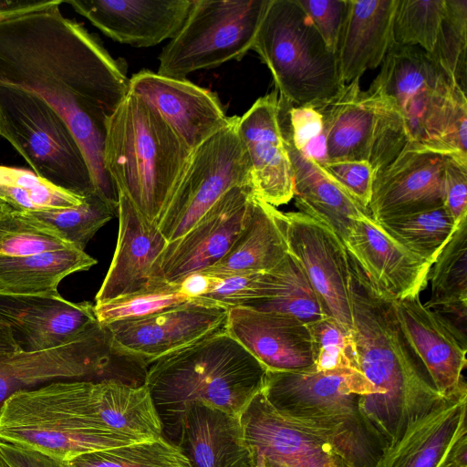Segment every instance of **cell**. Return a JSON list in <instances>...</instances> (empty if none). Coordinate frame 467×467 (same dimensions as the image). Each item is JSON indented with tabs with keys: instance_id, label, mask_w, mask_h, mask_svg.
Segmentation results:
<instances>
[{
	"instance_id": "cell-7",
	"label": "cell",
	"mask_w": 467,
	"mask_h": 467,
	"mask_svg": "<svg viewBox=\"0 0 467 467\" xmlns=\"http://www.w3.org/2000/svg\"><path fill=\"white\" fill-rule=\"evenodd\" d=\"M252 49L269 68L279 97L317 109L344 87L331 51L296 0H269Z\"/></svg>"
},
{
	"instance_id": "cell-43",
	"label": "cell",
	"mask_w": 467,
	"mask_h": 467,
	"mask_svg": "<svg viewBox=\"0 0 467 467\" xmlns=\"http://www.w3.org/2000/svg\"><path fill=\"white\" fill-rule=\"evenodd\" d=\"M192 301L202 300L193 299L182 293L178 283L165 282L142 291L96 304L94 309L98 322L107 325L144 317Z\"/></svg>"
},
{
	"instance_id": "cell-38",
	"label": "cell",
	"mask_w": 467,
	"mask_h": 467,
	"mask_svg": "<svg viewBox=\"0 0 467 467\" xmlns=\"http://www.w3.org/2000/svg\"><path fill=\"white\" fill-rule=\"evenodd\" d=\"M68 467H192L178 446L164 437L79 455Z\"/></svg>"
},
{
	"instance_id": "cell-45",
	"label": "cell",
	"mask_w": 467,
	"mask_h": 467,
	"mask_svg": "<svg viewBox=\"0 0 467 467\" xmlns=\"http://www.w3.org/2000/svg\"><path fill=\"white\" fill-rule=\"evenodd\" d=\"M306 326L312 344V369L318 372L359 369L352 330L329 317Z\"/></svg>"
},
{
	"instance_id": "cell-32",
	"label": "cell",
	"mask_w": 467,
	"mask_h": 467,
	"mask_svg": "<svg viewBox=\"0 0 467 467\" xmlns=\"http://www.w3.org/2000/svg\"><path fill=\"white\" fill-rule=\"evenodd\" d=\"M96 264V259L75 247L19 257L0 255V294H57L63 278Z\"/></svg>"
},
{
	"instance_id": "cell-23",
	"label": "cell",
	"mask_w": 467,
	"mask_h": 467,
	"mask_svg": "<svg viewBox=\"0 0 467 467\" xmlns=\"http://www.w3.org/2000/svg\"><path fill=\"white\" fill-rule=\"evenodd\" d=\"M450 83L423 49L393 43L369 88L394 104L412 141L420 143L426 116Z\"/></svg>"
},
{
	"instance_id": "cell-33",
	"label": "cell",
	"mask_w": 467,
	"mask_h": 467,
	"mask_svg": "<svg viewBox=\"0 0 467 467\" xmlns=\"http://www.w3.org/2000/svg\"><path fill=\"white\" fill-rule=\"evenodd\" d=\"M377 223L399 244L431 265L458 226L444 206Z\"/></svg>"
},
{
	"instance_id": "cell-49",
	"label": "cell",
	"mask_w": 467,
	"mask_h": 467,
	"mask_svg": "<svg viewBox=\"0 0 467 467\" xmlns=\"http://www.w3.org/2000/svg\"><path fill=\"white\" fill-rule=\"evenodd\" d=\"M443 206L456 224L467 217V164L447 157Z\"/></svg>"
},
{
	"instance_id": "cell-51",
	"label": "cell",
	"mask_w": 467,
	"mask_h": 467,
	"mask_svg": "<svg viewBox=\"0 0 467 467\" xmlns=\"http://www.w3.org/2000/svg\"><path fill=\"white\" fill-rule=\"evenodd\" d=\"M62 0L56 1H0V22L17 19L28 15L59 10Z\"/></svg>"
},
{
	"instance_id": "cell-52",
	"label": "cell",
	"mask_w": 467,
	"mask_h": 467,
	"mask_svg": "<svg viewBox=\"0 0 467 467\" xmlns=\"http://www.w3.org/2000/svg\"><path fill=\"white\" fill-rule=\"evenodd\" d=\"M20 350L14 339L10 327L0 321V355Z\"/></svg>"
},
{
	"instance_id": "cell-34",
	"label": "cell",
	"mask_w": 467,
	"mask_h": 467,
	"mask_svg": "<svg viewBox=\"0 0 467 467\" xmlns=\"http://www.w3.org/2000/svg\"><path fill=\"white\" fill-rule=\"evenodd\" d=\"M85 195L60 188L27 170L0 165V202L10 211L31 213L75 207Z\"/></svg>"
},
{
	"instance_id": "cell-41",
	"label": "cell",
	"mask_w": 467,
	"mask_h": 467,
	"mask_svg": "<svg viewBox=\"0 0 467 467\" xmlns=\"http://www.w3.org/2000/svg\"><path fill=\"white\" fill-rule=\"evenodd\" d=\"M444 12L445 0H398L392 22L393 43L419 47L431 53Z\"/></svg>"
},
{
	"instance_id": "cell-15",
	"label": "cell",
	"mask_w": 467,
	"mask_h": 467,
	"mask_svg": "<svg viewBox=\"0 0 467 467\" xmlns=\"http://www.w3.org/2000/svg\"><path fill=\"white\" fill-rule=\"evenodd\" d=\"M467 389L443 398L387 446L375 467H467Z\"/></svg>"
},
{
	"instance_id": "cell-29",
	"label": "cell",
	"mask_w": 467,
	"mask_h": 467,
	"mask_svg": "<svg viewBox=\"0 0 467 467\" xmlns=\"http://www.w3.org/2000/svg\"><path fill=\"white\" fill-rule=\"evenodd\" d=\"M398 0H347L337 49L341 80L348 84L378 67L393 44L392 22Z\"/></svg>"
},
{
	"instance_id": "cell-47",
	"label": "cell",
	"mask_w": 467,
	"mask_h": 467,
	"mask_svg": "<svg viewBox=\"0 0 467 467\" xmlns=\"http://www.w3.org/2000/svg\"><path fill=\"white\" fill-rule=\"evenodd\" d=\"M327 47L337 54L347 0H296Z\"/></svg>"
},
{
	"instance_id": "cell-20",
	"label": "cell",
	"mask_w": 467,
	"mask_h": 467,
	"mask_svg": "<svg viewBox=\"0 0 467 467\" xmlns=\"http://www.w3.org/2000/svg\"><path fill=\"white\" fill-rule=\"evenodd\" d=\"M63 3L114 41L149 47L175 36L192 0H67Z\"/></svg>"
},
{
	"instance_id": "cell-21",
	"label": "cell",
	"mask_w": 467,
	"mask_h": 467,
	"mask_svg": "<svg viewBox=\"0 0 467 467\" xmlns=\"http://www.w3.org/2000/svg\"><path fill=\"white\" fill-rule=\"evenodd\" d=\"M0 321L10 327L18 348L25 351L59 347L98 322L93 305L70 302L59 293L0 294Z\"/></svg>"
},
{
	"instance_id": "cell-53",
	"label": "cell",
	"mask_w": 467,
	"mask_h": 467,
	"mask_svg": "<svg viewBox=\"0 0 467 467\" xmlns=\"http://www.w3.org/2000/svg\"><path fill=\"white\" fill-rule=\"evenodd\" d=\"M7 210L9 209L3 202H0V218Z\"/></svg>"
},
{
	"instance_id": "cell-36",
	"label": "cell",
	"mask_w": 467,
	"mask_h": 467,
	"mask_svg": "<svg viewBox=\"0 0 467 467\" xmlns=\"http://www.w3.org/2000/svg\"><path fill=\"white\" fill-rule=\"evenodd\" d=\"M427 308L467 303V217L460 221L449 241L432 264Z\"/></svg>"
},
{
	"instance_id": "cell-28",
	"label": "cell",
	"mask_w": 467,
	"mask_h": 467,
	"mask_svg": "<svg viewBox=\"0 0 467 467\" xmlns=\"http://www.w3.org/2000/svg\"><path fill=\"white\" fill-rule=\"evenodd\" d=\"M176 446L192 467H254L240 416L202 403L188 407Z\"/></svg>"
},
{
	"instance_id": "cell-18",
	"label": "cell",
	"mask_w": 467,
	"mask_h": 467,
	"mask_svg": "<svg viewBox=\"0 0 467 467\" xmlns=\"http://www.w3.org/2000/svg\"><path fill=\"white\" fill-rule=\"evenodd\" d=\"M130 91L150 104L193 150L228 122L216 93L191 81L142 69L130 78Z\"/></svg>"
},
{
	"instance_id": "cell-48",
	"label": "cell",
	"mask_w": 467,
	"mask_h": 467,
	"mask_svg": "<svg viewBox=\"0 0 467 467\" xmlns=\"http://www.w3.org/2000/svg\"><path fill=\"white\" fill-rule=\"evenodd\" d=\"M322 166L356 201L368 208L374 181V172L368 161H327Z\"/></svg>"
},
{
	"instance_id": "cell-50",
	"label": "cell",
	"mask_w": 467,
	"mask_h": 467,
	"mask_svg": "<svg viewBox=\"0 0 467 467\" xmlns=\"http://www.w3.org/2000/svg\"><path fill=\"white\" fill-rule=\"evenodd\" d=\"M0 458L7 467H68L65 461L4 441H0Z\"/></svg>"
},
{
	"instance_id": "cell-22",
	"label": "cell",
	"mask_w": 467,
	"mask_h": 467,
	"mask_svg": "<svg viewBox=\"0 0 467 467\" xmlns=\"http://www.w3.org/2000/svg\"><path fill=\"white\" fill-rule=\"evenodd\" d=\"M119 234L115 253L96 295V304L142 291L165 283L156 262L168 241L157 224L147 220L119 193Z\"/></svg>"
},
{
	"instance_id": "cell-11",
	"label": "cell",
	"mask_w": 467,
	"mask_h": 467,
	"mask_svg": "<svg viewBox=\"0 0 467 467\" xmlns=\"http://www.w3.org/2000/svg\"><path fill=\"white\" fill-rule=\"evenodd\" d=\"M239 117L192 151L158 227L168 242L187 233L230 189L251 182V166L237 130Z\"/></svg>"
},
{
	"instance_id": "cell-39",
	"label": "cell",
	"mask_w": 467,
	"mask_h": 467,
	"mask_svg": "<svg viewBox=\"0 0 467 467\" xmlns=\"http://www.w3.org/2000/svg\"><path fill=\"white\" fill-rule=\"evenodd\" d=\"M467 0H445V12L430 59L466 92Z\"/></svg>"
},
{
	"instance_id": "cell-27",
	"label": "cell",
	"mask_w": 467,
	"mask_h": 467,
	"mask_svg": "<svg viewBox=\"0 0 467 467\" xmlns=\"http://www.w3.org/2000/svg\"><path fill=\"white\" fill-rule=\"evenodd\" d=\"M279 115L285 144L292 165L294 196L299 212L324 223L346 240L356 220L370 215L324 167L298 150L285 125L280 104Z\"/></svg>"
},
{
	"instance_id": "cell-14",
	"label": "cell",
	"mask_w": 467,
	"mask_h": 467,
	"mask_svg": "<svg viewBox=\"0 0 467 467\" xmlns=\"http://www.w3.org/2000/svg\"><path fill=\"white\" fill-rule=\"evenodd\" d=\"M283 222L288 254L303 268L327 316L352 330L350 262L343 241L300 212L283 213Z\"/></svg>"
},
{
	"instance_id": "cell-55",
	"label": "cell",
	"mask_w": 467,
	"mask_h": 467,
	"mask_svg": "<svg viewBox=\"0 0 467 467\" xmlns=\"http://www.w3.org/2000/svg\"><path fill=\"white\" fill-rule=\"evenodd\" d=\"M0 460H1V458H0Z\"/></svg>"
},
{
	"instance_id": "cell-3",
	"label": "cell",
	"mask_w": 467,
	"mask_h": 467,
	"mask_svg": "<svg viewBox=\"0 0 467 467\" xmlns=\"http://www.w3.org/2000/svg\"><path fill=\"white\" fill-rule=\"evenodd\" d=\"M349 262L358 368L375 389L360 396L358 409L384 450L443 397L400 328L391 298L369 282L350 256Z\"/></svg>"
},
{
	"instance_id": "cell-10",
	"label": "cell",
	"mask_w": 467,
	"mask_h": 467,
	"mask_svg": "<svg viewBox=\"0 0 467 467\" xmlns=\"http://www.w3.org/2000/svg\"><path fill=\"white\" fill-rule=\"evenodd\" d=\"M269 0H192L189 14L159 55L157 73L184 79L194 71L240 60L252 45Z\"/></svg>"
},
{
	"instance_id": "cell-54",
	"label": "cell",
	"mask_w": 467,
	"mask_h": 467,
	"mask_svg": "<svg viewBox=\"0 0 467 467\" xmlns=\"http://www.w3.org/2000/svg\"><path fill=\"white\" fill-rule=\"evenodd\" d=\"M0 467H7L2 460H0Z\"/></svg>"
},
{
	"instance_id": "cell-6",
	"label": "cell",
	"mask_w": 467,
	"mask_h": 467,
	"mask_svg": "<svg viewBox=\"0 0 467 467\" xmlns=\"http://www.w3.org/2000/svg\"><path fill=\"white\" fill-rule=\"evenodd\" d=\"M262 390L276 410L327 438L353 467H375L383 446L358 409L360 396L375 389L359 369L266 371Z\"/></svg>"
},
{
	"instance_id": "cell-13",
	"label": "cell",
	"mask_w": 467,
	"mask_h": 467,
	"mask_svg": "<svg viewBox=\"0 0 467 467\" xmlns=\"http://www.w3.org/2000/svg\"><path fill=\"white\" fill-rule=\"evenodd\" d=\"M240 420L254 467H353L327 438L276 410L263 390Z\"/></svg>"
},
{
	"instance_id": "cell-37",
	"label": "cell",
	"mask_w": 467,
	"mask_h": 467,
	"mask_svg": "<svg viewBox=\"0 0 467 467\" xmlns=\"http://www.w3.org/2000/svg\"><path fill=\"white\" fill-rule=\"evenodd\" d=\"M71 245L84 250L94 234L118 212L97 192L85 195L81 204L27 213Z\"/></svg>"
},
{
	"instance_id": "cell-12",
	"label": "cell",
	"mask_w": 467,
	"mask_h": 467,
	"mask_svg": "<svg viewBox=\"0 0 467 467\" xmlns=\"http://www.w3.org/2000/svg\"><path fill=\"white\" fill-rule=\"evenodd\" d=\"M254 196L251 182L227 191L187 233L168 242L156 262L159 276L178 283L222 260L247 226Z\"/></svg>"
},
{
	"instance_id": "cell-30",
	"label": "cell",
	"mask_w": 467,
	"mask_h": 467,
	"mask_svg": "<svg viewBox=\"0 0 467 467\" xmlns=\"http://www.w3.org/2000/svg\"><path fill=\"white\" fill-rule=\"evenodd\" d=\"M359 79L344 85L335 98L317 109L324 122L326 162L368 161L375 109L371 95L361 89Z\"/></svg>"
},
{
	"instance_id": "cell-26",
	"label": "cell",
	"mask_w": 467,
	"mask_h": 467,
	"mask_svg": "<svg viewBox=\"0 0 467 467\" xmlns=\"http://www.w3.org/2000/svg\"><path fill=\"white\" fill-rule=\"evenodd\" d=\"M398 323L431 379L443 397L467 389L462 371L467 348L450 328L420 301V295L391 299Z\"/></svg>"
},
{
	"instance_id": "cell-46",
	"label": "cell",
	"mask_w": 467,
	"mask_h": 467,
	"mask_svg": "<svg viewBox=\"0 0 467 467\" xmlns=\"http://www.w3.org/2000/svg\"><path fill=\"white\" fill-rule=\"evenodd\" d=\"M282 117L293 145L321 165L326 162L324 122L310 106L295 107L279 97Z\"/></svg>"
},
{
	"instance_id": "cell-4",
	"label": "cell",
	"mask_w": 467,
	"mask_h": 467,
	"mask_svg": "<svg viewBox=\"0 0 467 467\" xmlns=\"http://www.w3.org/2000/svg\"><path fill=\"white\" fill-rule=\"evenodd\" d=\"M266 368L224 328L151 361L147 388L162 426L176 445L182 420L193 403L240 416L263 389Z\"/></svg>"
},
{
	"instance_id": "cell-19",
	"label": "cell",
	"mask_w": 467,
	"mask_h": 467,
	"mask_svg": "<svg viewBox=\"0 0 467 467\" xmlns=\"http://www.w3.org/2000/svg\"><path fill=\"white\" fill-rule=\"evenodd\" d=\"M251 166L255 195L276 207L294 196L293 171L285 144L276 89L259 98L237 122Z\"/></svg>"
},
{
	"instance_id": "cell-25",
	"label": "cell",
	"mask_w": 467,
	"mask_h": 467,
	"mask_svg": "<svg viewBox=\"0 0 467 467\" xmlns=\"http://www.w3.org/2000/svg\"><path fill=\"white\" fill-rule=\"evenodd\" d=\"M224 330L267 371H301L313 366L309 330L295 317L234 306L228 309Z\"/></svg>"
},
{
	"instance_id": "cell-31",
	"label": "cell",
	"mask_w": 467,
	"mask_h": 467,
	"mask_svg": "<svg viewBox=\"0 0 467 467\" xmlns=\"http://www.w3.org/2000/svg\"><path fill=\"white\" fill-rule=\"evenodd\" d=\"M287 254L283 213L255 195L252 216L245 229L228 254L205 270L216 273L270 272Z\"/></svg>"
},
{
	"instance_id": "cell-16",
	"label": "cell",
	"mask_w": 467,
	"mask_h": 467,
	"mask_svg": "<svg viewBox=\"0 0 467 467\" xmlns=\"http://www.w3.org/2000/svg\"><path fill=\"white\" fill-rule=\"evenodd\" d=\"M447 157L410 141L374 175L368 206L372 219L379 222L443 206Z\"/></svg>"
},
{
	"instance_id": "cell-24",
	"label": "cell",
	"mask_w": 467,
	"mask_h": 467,
	"mask_svg": "<svg viewBox=\"0 0 467 467\" xmlns=\"http://www.w3.org/2000/svg\"><path fill=\"white\" fill-rule=\"evenodd\" d=\"M369 282L391 299L420 295L431 265L406 249L367 215L356 220L344 241Z\"/></svg>"
},
{
	"instance_id": "cell-42",
	"label": "cell",
	"mask_w": 467,
	"mask_h": 467,
	"mask_svg": "<svg viewBox=\"0 0 467 467\" xmlns=\"http://www.w3.org/2000/svg\"><path fill=\"white\" fill-rule=\"evenodd\" d=\"M74 247L27 213L7 210L0 218V255L19 257Z\"/></svg>"
},
{
	"instance_id": "cell-44",
	"label": "cell",
	"mask_w": 467,
	"mask_h": 467,
	"mask_svg": "<svg viewBox=\"0 0 467 467\" xmlns=\"http://www.w3.org/2000/svg\"><path fill=\"white\" fill-rule=\"evenodd\" d=\"M375 109V124L368 162L374 175L389 165L412 141L403 117L385 96L368 88Z\"/></svg>"
},
{
	"instance_id": "cell-8",
	"label": "cell",
	"mask_w": 467,
	"mask_h": 467,
	"mask_svg": "<svg viewBox=\"0 0 467 467\" xmlns=\"http://www.w3.org/2000/svg\"><path fill=\"white\" fill-rule=\"evenodd\" d=\"M149 363L119 346L107 326L94 323L46 350L0 355V412L13 395L59 380H113L140 387Z\"/></svg>"
},
{
	"instance_id": "cell-17",
	"label": "cell",
	"mask_w": 467,
	"mask_h": 467,
	"mask_svg": "<svg viewBox=\"0 0 467 467\" xmlns=\"http://www.w3.org/2000/svg\"><path fill=\"white\" fill-rule=\"evenodd\" d=\"M227 314L228 308L202 300L105 326L119 346L150 364L223 329Z\"/></svg>"
},
{
	"instance_id": "cell-2",
	"label": "cell",
	"mask_w": 467,
	"mask_h": 467,
	"mask_svg": "<svg viewBox=\"0 0 467 467\" xmlns=\"http://www.w3.org/2000/svg\"><path fill=\"white\" fill-rule=\"evenodd\" d=\"M161 434L147 388L113 380L54 381L13 395L0 412V441L65 462Z\"/></svg>"
},
{
	"instance_id": "cell-1",
	"label": "cell",
	"mask_w": 467,
	"mask_h": 467,
	"mask_svg": "<svg viewBox=\"0 0 467 467\" xmlns=\"http://www.w3.org/2000/svg\"><path fill=\"white\" fill-rule=\"evenodd\" d=\"M43 97L67 121L88 163L96 192H118L104 166L109 116L130 92L127 64L96 34L60 10L0 22V85Z\"/></svg>"
},
{
	"instance_id": "cell-35",
	"label": "cell",
	"mask_w": 467,
	"mask_h": 467,
	"mask_svg": "<svg viewBox=\"0 0 467 467\" xmlns=\"http://www.w3.org/2000/svg\"><path fill=\"white\" fill-rule=\"evenodd\" d=\"M276 270L280 277L277 294L271 298L254 301L244 306L286 315L306 325L328 317L303 268L290 254Z\"/></svg>"
},
{
	"instance_id": "cell-5",
	"label": "cell",
	"mask_w": 467,
	"mask_h": 467,
	"mask_svg": "<svg viewBox=\"0 0 467 467\" xmlns=\"http://www.w3.org/2000/svg\"><path fill=\"white\" fill-rule=\"evenodd\" d=\"M192 151L144 99L129 92L107 120L104 166L119 193L158 225Z\"/></svg>"
},
{
	"instance_id": "cell-40",
	"label": "cell",
	"mask_w": 467,
	"mask_h": 467,
	"mask_svg": "<svg viewBox=\"0 0 467 467\" xmlns=\"http://www.w3.org/2000/svg\"><path fill=\"white\" fill-rule=\"evenodd\" d=\"M200 272L205 273L209 280L207 292L202 299L228 309L271 298L277 294L280 287L276 268L270 272Z\"/></svg>"
},
{
	"instance_id": "cell-9",
	"label": "cell",
	"mask_w": 467,
	"mask_h": 467,
	"mask_svg": "<svg viewBox=\"0 0 467 467\" xmlns=\"http://www.w3.org/2000/svg\"><path fill=\"white\" fill-rule=\"evenodd\" d=\"M0 136L41 178L79 195L96 192L86 156L67 121L40 95L0 85Z\"/></svg>"
}]
</instances>
